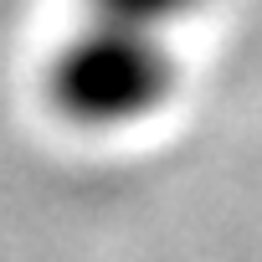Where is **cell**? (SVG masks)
<instances>
[{
  "label": "cell",
  "mask_w": 262,
  "mask_h": 262,
  "mask_svg": "<svg viewBox=\"0 0 262 262\" xmlns=\"http://www.w3.org/2000/svg\"><path fill=\"white\" fill-rule=\"evenodd\" d=\"M82 26L62 41L52 93L82 123H118L155 108L175 77L180 26L201 0H82Z\"/></svg>",
  "instance_id": "cell-1"
}]
</instances>
